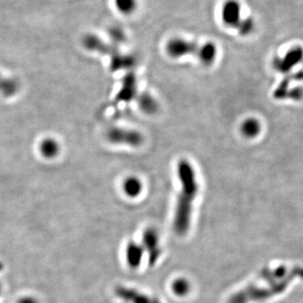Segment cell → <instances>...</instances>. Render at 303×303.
<instances>
[{
  "mask_svg": "<svg viewBox=\"0 0 303 303\" xmlns=\"http://www.w3.org/2000/svg\"><path fill=\"white\" fill-rule=\"evenodd\" d=\"M115 5L121 14L130 15L138 8V0H115Z\"/></svg>",
  "mask_w": 303,
  "mask_h": 303,
  "instance_id": "obj_18",
  "label": "cell"
},
{
  "mask_svg": "<svg viewBox=\"0 0 303 303\" xmlns=\"http://www.w3.org/2000/svg\"><path fill=\"white\" fill-rule=\"evenodd\" d=\"M123 189L128 197H138L143 191V183L137 177H129L124 181Z\"/></svg>",
  "mask_w": 303,
  "mask_h": 303,
  "instance_id": "obj_16",
  "label": "cell"
},
{
  "mask_svg": "<svg viewBox=\"0 0 303 303\" xmlns=\"http://www.w3.org/2000/svg\"><path fill=\"white\" fill-rule=\"evenodd\" d=\"M255 28V20L252 19L251 17L242 19L240 23L238 24V27L236 28L238 30V33L243 36H247L250 35Z\"/></svg>",
  "mask_w": 303,
  "mask_h": 303,
  "instance_id": "obj_20",
  "label": "cell"
},
{
  "mask_svg": "<svg viewBox=\"0 0 303 303\" xmlns=\"http://www.w3.org/2000/svg\"><path fill=\"white\" fill-rule=\"evenodd\" d=\"M303 59V48L302 46H295L289 50L282 58H276L274 61V67L282 73L292 70L294 66Z\"/></svg>",
  "mask_w": 303,
  "mask_h": 303,
  "instance_id": "obj_7",
  "label": "cell"
},
{
  "mask_svg": "<svg viewBox=\"0 0 303 303\" xmlns=\"http://www.w3.org/2000/svg\"><path fill=\"white\" fill-rule=\"evenodd\" d=\"M144 251L149 255L150 265H154L162 255V249L159 244V235L154 228H148L144 233L143 244Z\"/></svg>",
  "mask_w": 303,
  "mask_h": 303,
  "instance_id": "obj_3",
  "label": "cell"
},
{
  "mask_svg": "<svg viewBox=\"0 0 303 303\" xmlns=\"http://www.w3.org/2000/svg\"><path fill=\"white\" fill-rule=\"evenodd\" d=\"M138 103L142 111L147 114H154L158 110V104H157V100L147 93H144L139 95Z\"/></svg>",
  "mask_w": 303,
  "mask_h": 303,
  "instance_id": "obj_17",
  "label": "cell"
},
{
  "mask_svg": "<svg viewBox=\"0 0 303 303\" xmlns=\"http://www.w3.org/2000/svg\"><path fill=\"white\" fill-rule=\"evenodd\" d=\"M241 9V5L237 0H227L222 9V19L225 25L230 28L238 27L242 20Z\"/></svg>",
  "mask_w": 303,
  "mask_h": 303,
  "instance_id": "obj_6",
  "label": "cell"
},
{
  "mask_svg": "<svg viewBox=\"0 0 303 303\" xmlns=\"http://www.w3.org/2000/svg\"><path fill=\"white\" fill-rule=\"evenodd\" d=\"M217 46L212 42H207L202 46H200L198 50V58L201 63L204 65H211L217 58Z\"/></svg>",
  "mask_w": 303,
  "mask_h": 303,
  "instance_id": "obj_14",
  "label": "cell"
},
{
  "mask_svg": "<svg viewBox=\"0 0 303 303\" xmlns=\"http://www.w3.org/2000/svg\"><path fill=\"white\" fill-rule=\"evenodd\" d=\"M106 138L111 144L138 147L144 143V136L138 131L126 128H111L106 133Z\"/></svg>",
  "mask_w": 303,
  "mask_h": 303,
  "instance_id": "obj_2",
  "label": "cell"
},
{
  "mask_svg": "<svg viewBox=\"0 0 303 303\" xmlns=\"http://www.w3.org/2000/svg\"><path fill=\"white\" fill-rule=\"evenodd\" d=\"M138 91V83L135 74L128 73L122 79V88L117 94V100L121 102H130L137 95Z\"/></svg>",
  "mask_w": 303,
  "mask_h": 303,
  "instance_id": "obj_9",
  "label": "cell"
},
{
  "mask_svg": "<svg viewBox=\"0 0 303 303\" xmlns=\"http://www.w3.org/2000/svg\"><path fill=\"white\" fill-rule=\"evenodd\" d=\"M136 65L135 57L132 55H125L117 52L111 57V69L117 72L124 69H129Z\"/></svg>",
  "mask_w": 303,
  "mask_h": 303,
  "instance_id": "obj_12",
  "label": "cell"
},
{
  "mask_svg": "<svg viewBox=\"0 0 303 303\" xmlns=\"http://www.w3.org/2000/svg\"><path fill=\"white\" fill-rule=\"evenodd\" d=\"M144 247L136 242H130L126 248V259L131 268L137 269L141 265L144 257Z\"/></svg>",
  "mask_w": 303,
  "mask_h": 303,
  "instance_id": "obj_10",
  "label": "cell"
},
{
  "mask_svg": "<svg viewBox=\"0 0 303 303\" xmlns=\"http://www.w3.org/2000/svg\"><path fill=\"white\" fill-rule=\"evenodd\" d=\"M262 130L261 123L259 120L254 117H249L244 120L240 126L242 135L249 139H253L259 136Z\"/></svg>",
  "mask_w": 303,
  "mask_h": 303,
  "instance_id": "obj_15",
  "label": "cell"
},
{
  "mask_svg": "<svg viewBox=\"0 0 303 303\" xmlns=\"http://www.w3.org/2000/svg\"><path fill=\"white\" fill-rule=\"evenodd\" d=\"M19 83L17 79L6 77L0 73V95L3 97H13L19 92Z\"/></svg>",
  "mask_w": 303,
  "mask_h": 303,
  "instance_id": "obj_13",
  "label": "cell"
},
{
  "mask_svg": "<svg viewBox=\"0 0 303 303\" xmlns=\"http://www.w3.org/2000/svg\"><path fill=\"white\" fill-rule=\"evenodd\" d=\"M115 294L120 300L126 303H162L157 298L131 287H117L115 289Z\"/></svg>",
  "mask_w": 303,
  "mask_h": 303,
  "instance_id": "obj_5",
  "label": "cell"
},
{
  "mask_svg": "<svg viewBox=\"0 0 303 303\" xmlns=\"http://www.w3.org/2000/svg\"><path fill=\"white\" fill-rule=\"evenodd\" d=\"M39 151L46 159H53L59 154L61 149L58 142L53 138H46L39 144Z\"/></svg>",
  "mask_w": 303,
  "mask_h": 303,
  "instance_id": "obj_11",
  "label": "cell"
},
{
  "mask_svg": "<svg viewBox=\"0 0 303 303\" xmlns=\"http://www.w3.org/2000/svg\"><path fill=\"white\" fill-rule=\"evenodd\" d=\"M178 175L181 184V190L176 205L173 230L179 235H184L190 226L193 202L197 195L198 184L194 168L187 160L179 161Z\"/></svg>",
  "mask_w": 303,
  "mask_h": 303,
  "instance_id": "obj_1",
  "label": "cell"
},
{
  "mask_svg": "<svg viewBox=\"0 0 303 303\" xmlns=\"http://www.w3.org/2000/svg\"><path fill=\"white\" fill-rule=\"evenodd\" d=\"M16 303H41L37 298L33 295L21 296L18 298Z\"/></svg>",
  "mask_w": 303,
  "mask_h": 303,
  "instance_id": "obj_22",
  "label": "cell"
},
{
  "mask_svg": "<svg viewBox=\"0 0 303 303\" xmlns=\"http://www.w3.org/2000/svg\"><path fill=\"white\" fill-rule=\"evenodd\" d=\"M191 289V285L189 281L184 278L175 280L172 284V291L178 297H184L188 295Z\"/></svg>",
  "mask_w": 303,
  "mask_h": 303,
  "instance_id": "obj_19",
  "label": "cell"
},
{
  "mask_svg": "<svg viewBox=\"0 0 303 303\" xmlns=\"http://www.w3.org/2000/svg\"><path fill=\"white\" fill-rule=\"evenodd\" d=\"M83 45L89 51L98 52L100 54L107 55V56L109 55L111 57L118 52L116 46L109 45L99 36L92 34H89L84 36L83 39Z\"/></svg>",
  "mask_w": 303,
  "mask_h": 303,
  "instance_id": "obj_8",
  "label": "cell"
},
{
  "mask_svg": "<svg viewBox=\"0 0 303 303\" xmlns=\"http://www.w3.org/2000/svg\"><path fill=\"white\" fill-rule=\"evenodd\" d=\"M109 35L111 36V40L115 41L116 43H122L126 40L124 31L117 26L111 28L109 30Z\"/></svg>",
  "mask_w": 303,
  "mask_h": 303,
  "instance_id": "obj_21",
  "label": "cell"
},
{
  "mask_svg": "<svg viewBox=\"0 0 303 303\" xmlns=\"http://www.w3.org/2000/svg\"><path fill=\"white\" fill-rule=\"evenodd\" d=\"M200 46L194 41H187L185 39L176 37L171 39L166 45V51L173 58L185 57L188 55L197 54Z\"/></svg>",
  "mask_w": 303,
  "mask_h": 303,
  "instance_id": "obj_4",
  "label": "cell"
}]
</instances>
